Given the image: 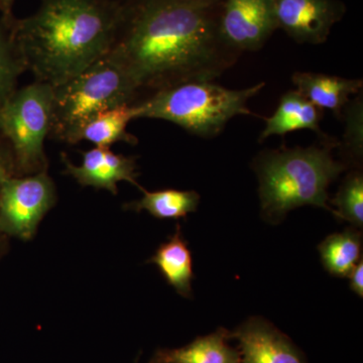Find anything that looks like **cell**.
<instances>
[{
    "instance_id": "6",
    "label": "cell",
    "mask_w": 363,
    "mask_h": 363,
    "mask_svg": "<svg viewBox=\"0 0 363 363\" xmlns=\"http://www.w3.org/2000/svg\"><path fill=\"white\" fill-rule=\"evenodd\" d=\"M54 87L33 81L18 88L0 107V136L11 147L16 173L48 169L45 140L52 128Z\"/></svg>"
},
{
    "instance_id": "2",
    "label": "cell",
    "mask_w": 363,
    "mask_h": 363,
    "mask_svg": "<svg viewBox=\"0 0 363 363\" xmlns=\"http://www.w3.org/2000/svg\"><path fill=\"white\" fill-rule=\"evenodd\" d=\"M128 4L111 0H40L13 21V35L35 81L52 87L82 73L111 51Z\"/></svg>"
},
{
    "instance_id": "7",
    "label": "cell",
    "mask_w": 363,
    "mask_h": 363,
    "mask_svg": "<svg viewBox=\"0 0 363 363\" xmlns=\"http://www.w3.org/2000/svg\"><path fill=\"white\" fill-rule=\"evenodd\" d=\"M56 201V187L48 169L9 177L0 188V234L32 240Z\"/></svg>"
},
{
    "instance_id": "21",
    "label": "cell",
    "mask_w": 363,
    "mask_h": 363,
    "mask_svg": "<svg viewBox=\"0 0 363 363\" xmlns=\"http://www.w3.org/2000/svg\"><path fill=\"white\" fill-rule=\"evenodd\" d=\"M334 216L350 222L354 228L363 227V174L362 168H353L346 175L334 199Z\"/></svg>"
},
{
    "instance_id": "26",
    "label": "cell",
    "mask_w": 363,
    "mask_h": 363,
    "mask_svg": "<svg viewBox=\"0 0 363 363\" xmlns=\"http://www.w3.org/2000/svg\"><path fill=\"white\" fill-rule=\"evenodd\" d=\"M111 1L117 2V4H130L133 0H111Z\"/></svg>"
},
{
    "instance_id": "12",
    "label": "cell",
    "mask_w": 363,
    "mask_h": 363,
    "mask_svg": "<svg viewBox=\"0 0 363 363\" xmlns=\"http://www.w3.org/2000/svg\"><path fill=\"white\" fill-rule=\"evenodd\" d=\"M292 81L300 92L322 111H330L338 119L351 96L362 92V79H348L313 72H296Z\"/></svg>"
},
{
    "instance_id": "11",
    "label": "cell",
    "mask_w": 363,
    "mask_h": 363,
    "mask_svg": "<svg viewBox=\"0 0 363 363\" xmlns=\"http://www.w3.org/2000/svg\"><path fill=\"white\" fill-rule=\"evenodd\" d=\"M62 162L65 166L64 174L75 179L83 187L104 189L117 195V183L125 181L143 190L136 181L138 173L135 157L116 154L111 147H94L83 152L82 162L79 166L74 164L65 152L62 154Z\"/></svg>"
},
{
    "instance_id": "17",
    "label": "cell",
    "mask_w": 363,
    "mask_h": 363,
    "mask_svg": "<svg viewBox=\"0 0 363 363\" xmlns=\"http://www.w3.org/2000/svg\"><path fill=\"white\" fill-rule=\"evenodd\" d=\"M143 196L140 200L124 205L125 210L131 211L149 212L155 218L181 219L197 211L199 206L200 195L196 191H182L176 189L149 192L143 190Z\"/></svg>"
},
{
    "instance_id": "13",
    "label": "cell",
    "mask_w": 363,
    "mask_h": 363,
    "mask_svg": "<svg viewBox=\"0 0 363 363\" xmlns=\"http://www.w3.org/2000/svg\"><path fill=\"white\" fill-rule=\"evenodd\" d=\"M324 111L306 99L297 90L285 93L279 99L274 114L266 118V128L259 135V142H264L271 136H284L297 130H312L316 133L320 140H331L321 130Z\"/></svg>"
},
{
    "instance_id": "8",
    "label": "cell",
    "mask_w": 363,
    "mask_h": 363,
    "mask_svg": "<svg viewBox=\"0 0 363 363\" xmlns=\"http://www.w3.org/2000/svg\"><path fill=\"white\" fill-rule=\"evenodd\" d=\"M277 30L276 0H222L219 35L238 54L259 51Z\"/></svg>"
},
{
    "instance_id": "4",
    "label": "cell",
    "mask_w": 363,
    "mask_h": 363,
    "mask_svg": "<svg viewBox=\"0 0 363 363\" xmlns=\"http://www.w3.org/2000/svg\"><path fill=\"white\" fill-rule=\"evenodd\" d=\"M264 83L245 89H228L213 81H189L157 91L133 104L135 117L160 119L180 126L191 135L213 138L235 116H255L248 108Z\"/></svg>"
},
{
    "instance_id": "15",
    "label": "cell",
    "mask_w": 363,
    "mask_h": 363,
    "mask_svg": "<svg viewBox=\"0 0 363 363\" xmlns=\"http://www.w3.org/2000/svg\"><path fill=\"white\" fill-rule=\"evenodd\" d=\"M229 331L218 328L175 350H157L162 363H242L240 350L228 344Z\"/></svg>"
},
{
    "instance_id": "14",
    "label": "cell",
    "mask_w": 363,
    "mask_h": 363,
    "mask_svg": "<svg viewBox=\"0 0 363 363\" xmlns=\"http://www.w3.org/2000/svg\"><path fill=\"white\" fill-rule=\"evenodd\" d=\"M147 262L156 264L167 283L173 286L179 295L186 298H192L194 279L192 253L184 238L180 224H177L173 235L169 236L168 240L157 247L156 253Z\"/></svg>"
},
{
    "instance_id": "1",
    "label": "cell",
    "mask_w": 363,
    "mask_h": 363,
    "mask_svg": "<svg viewBox=\"0 0 363 363\" xmlns=\"http://www.w3.org/2000/svg\"><path fill=\"white\" fill-rule=\"evenodd\" d=\"M222 0H133L109 55L140 100L189 81H213L238 62L218 30Z\"/></svg>"
},
{
    "instance_id": "5",
    "label": "cell",
    "mask_w": 363,
    "mask_h": 363,
    "mask_svg": "<svg viewBox=\"0 0 363 363\" xmlns=\"http://www.w3.org/2000/svg\"><path fill=\"white\" fill-rule=\"evenodd\" d=\"M140 97L125 70L111 55L54 87L50 138L74 145L79 130L93 117Z\"/></svg>"
},
{
    "instance_id": "3",
    "label": "cell",
    "mask_w": 363,
    "mask_h": 363,
    "mask_svg": "<svg viewBox=\"0 0 363 363\" xmlns=\"http://www.w3.org/2000/svg\"><path fill=\"white\" fill-rule=\"evenodd\" d=\"M338 140H320L307 147H281L260 152L253 161L264 220L278 224L296 208L316 206L334 213L328 188L348 167L334 159Z\"/></svg>"
},
{
    "instance_id": "16",
    "label": "cell",
    "mask_w": 363,
    "mask_h": 363,
    "mask_svg": "<svg viewBox=\"0 0 363 363\" xmlns=\"http://www.w3.org/2000/svg\"><path fill=\"white\" fill-rule=\"evenodd\" d=\"M135 119L133 104L123 105L102 112L90 119L79 130L74 145L87 140L99 147H111L119 142L135 145L138 138L126 130L128 123Z\"/></svg>"
},
{
    "instance_id": "24",
    "label": "cell",
    "mask_w": 363,
    "mask_h": 363,
    "mask_svg": "<svg viewBox=\"0 0 363 363\" xmlns=\"http://www.w3.org/2000/svg\"><path fill=\"white\" fill-rule=\"evenodd\" d=\"M14 0H0V13L4 16H11L13 14Z\"/></svg>"
},
{
    "instance_id": "25",
    "label": "cell",
    "mask_w": 363,
    "mask_h": 363,
    "mask_svg": "<svg viewBox=\"0 0 363 363\" xmlns=\"http://www.w3.org/2000/svg\"><path fill=\"white\" fill-rule=\"evenodd\" d=\"M149 363H162V360L161 358V355H160L159 350H157L156 353H155V354L152 355V357L150 358Z\"/></svg>"
},
{
    "instance_id": "19",
    "label": "cell",
    "mask_w": 363,
    "mask_h": 363,
    "mask_svg": "<svg viewBox=\"0 0 363 363\" xmlns=\"http://www.w3.org/2000/svg\"><path fill=\"white\" fill-rule=\"evenodd\" d=\"M14 16L0 18V107L18 89V79L26 72L13 35Z\"/></svg>"
},
{
    "instance_id": "9",
    "label": "cell",
    "mask_w": 363,
    "mask_h": 363,
    "mask_svg": "<svg viewBox=\"0 0 363 363\" xmlns=\"http://www.w3.org/2000/svg\"><path fill=\"white\" fill-rule=\"evenodd\" d=\"M277 20L298 44L321 45L345 16L341 0H276Z\"/></svg>"
},
{
    "instance_id": "10",
    "label": "cell",
    "mask_w": 363,
    "mask_h": 363,
    "mask_svg": "<svg viewBox=\"0 0 363 363\" xmlns=\"http://www.w3.org/2000/svg\"><path fill=\"white\" fill-rule=\"evenodd\" d=\"M229 338L240 343L242 363H308L292 339L262 317L250 318Z\"/></svg>"
},
{
    "instance_id": "18",
    "label": "cell",
    "mask_w": 363,
    "mask_h": 363,
    "mask_svg": "<svg viewBox=\"0 0 363 363\" xmlns=\"http://www.w3.org/2000/svg\"><path fill=\"white\" fill-rule=\"evenodd\" d=\"M318 250L324 269L331 276L346 278L362 259V233L352 227L331 234L320 243Z\"/></svg>"
},
{
    "instance_id": "20",
    "label": "cell",
    "mask_w": 363,
    "mask_h": 363,
    "mask_svg": "<svg viewBox=\"0 0 363 363\" xmlns=\"http://www.w3.org/2000/svg\"><path fill=\"white\" fill-rule=\"evenodd\" d=\"M344 121L342 142H339L342 162L348 168H359L363 156V102L362 92L350 99L343 109L341 118Z\"/></svg>"
},
{
    "instance_id": "22",
    "label": "cell",
    "mask_w": 363,
    "mask_h": 363,
    "mask_svg": "<svg viewBox=\"0 0 363 363\" xmlns=\"http://www.w3.org/2000/svg\"><path fill=\"white\" fill-rule=\"evenodd\" d=\"M16 174V169L13 152L6 140L0 136V188L6 178Z\"/></svg>"
},
{
    "instance_id": "23",
    "label": "cell",
    "mask_w": 363,
    "mask_h": 363,
    "mask_svg": "<svg viewBox=\"0 0 363 363\" xmlns=\"http://www.w3.org/2000/svg\"><path fill=\"white\" fill-rule=\"evenodd\" d=\"M350 289L358 297L363 298V259L358 262L357 266L350 272Z\"/></svg>"
}]
</instances>
